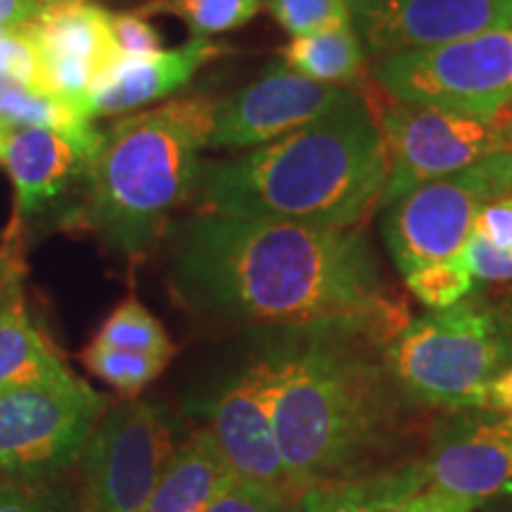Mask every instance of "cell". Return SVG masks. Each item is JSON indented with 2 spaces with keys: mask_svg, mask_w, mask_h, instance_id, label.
<instances>
[{
  "mask_svg": "<svg viewBox=\"0 0 512 512\" xmlns=\"http://www.w3.org/2000/svg\"><path fill=\"white\" fill-rule=\"evenodd\" d=\"M207 512H302V501L235 479L209 505Z\"/></svg>",
  "mask_w": 512,
  "mask_h": 512,
  "instance_id": "83f0119b",
  "label": "cell"
},
{
  "mask_svg": "<svg viewBox=\"0 0 512 512\" xmlns=\"http://www.w3.org/2000/svg\"><path fill=\"white\" fill-rule=\"evenodd\" d=\"M425 482L422 460L394 465L368 477L313 486L302 496V512H382L394 498Z\"/></svg>",
  "mask_w": 512,
  "mask_h": 512,
  "instance_id": "ffe728a7",
  "label": "cell"
},
{
  "mask_svg": "<svg viewBox=\"0 0 512 512\" xmlns=\"http://www.w3.org/2000/svg\"><path fill=\"white\" fill-rule=\"evenodd\" d=\"M463 408H479V411H496L512 415V368L475 389V392L467 396Z\"/></svg>",
  "mask_w": 512,
  "mask_h": 512,
  "instance_id": "d6a6232c",
  "label": "cell"
},
{
  "mask_svg": "<svg viewBox=\"0 0 512 512\" xmlns=\"http://www.w3.org/2000/svg\"><path fill=\"white\" fill-rule=\"evenodd\" d=\"M72 370L50 337L31 318L24 278L0 299V394L53 380Z\"/></svg>",
  "mask_w": 512,
  "mask_h": 512,
  "instance_id": "d6986e66",
  "label": "cell"
},
{
  "mask_svg": "<svg viewBox=\"0 0 512 512\" xmlns=\"http://www.w3.org/2000/svg\"><path fill=\"white\" fill-rule=\"evenodd\" d=\"M233 482V470L216 441L207 430H197L178 444L145 512H207Z\"/></svg>",
  "mask_w": 512,
  "mask_h": 512,
  "instance_id": "ac0fdd59",
  "label": "cell"
},
{
  "mask_svg": "<svg viewBox=\"0 0 512 512\" xmlns=\"http://www.w3.org/2000/svg\"><path fill=\"white\" fill-rule=\"evenodd\" d=\"M74 496L57 482H0V512H72Z\"/></svg>",
  "mask_w": 512,
  "mask_h": 512,
  "instance_id": "4316f807",
  "label": "cell"
},
{
  "mask_svg": "<svg viewBox=\"0 0 512 512\" xmlns=\"http://www.w3.org/2000/svg\"><path fill=\"white\" fill-rule=\"evenodd\" d=\"M486 242L512 254V192L486 204L482 214L477 216L475 230Z\"/></svg>",
  "mask_w": 512,
  "mask_h": 512,
  "instance_id": "4dcf8cb0",
  "label": "cell"
},
{
  "mask_svg": "<svg viewBox=\"0 0 512 512\" xmlns=\"http://www.w3.org/2000/svg\"><path fill=\"white\" fill-rule=\"evenodd\" d=\"M475 505L467 501H460V498L444 494V491L437 489V486L430 484L427 479L425 484L413 486L411 491L394 498L392 503L387 505L382 512H475Z\"/></svg>",
  "mask_w": 512,
  "mask_h": 512,
  "instance_id": "f546056e",
  "label": "cell"
},
{
  "mask_svg": "<svg viewBox=\"0 0 512 512\" xmlns=\"http://www.w3.org/2000/svg\"><path fill=\"white\" fill-rule=\"evenodd\" d=\"M17 29L36 48L38 91L83 110L91 83L121 57L112 34V12L98 5H46Z\"/></svg>",
  "mask_w": 512,
  "mask_h": 512,
  "instance_id": "5bb4252c",
  "label": "cell"
},
{
  "mask_svg": "<svg viewBox=\"0 0 512 512\" xmlns=\"http://www.w3.org/2000/svg\"><path fill=\"white\" fill-rule=\"evenodd\" d=\"M10 128L8 124H0V164L5 159V145H8V136H10Z\"/></svg>",
  "mask_w": 512,
  "mask_h": 512,
  "instance_id": "d590c367",
  "label": "cell"
},
{
  "mask_svg": "<svg viewBox=\"0 0 512 512\" xmlns=\"http://www.w3.org/2000/svg\"><path fill=\"white\" fill-rule=\"evenodd\" d=\"M389 152L358 91L311 124L200 166L192 207L323 228H361L382 207Z\"/></svg>",
  "mask_w": 512,
  "mask_h": 512,
  "instance_id": "3957f363",
  "label": "cell"
},
{
  "mask_svg": "<svg viewBox=\"0 0 512 512\" xmlns=\"http://www.w3.org/2000/svg\"><path fill=\"white\" fill-rule=\"evenodd\" d=\"M264 361L275 439L299 494L387 470L408 406L389 368L392 332L363 320L271 328Z\"/></svg>",
  "mask_w": 512,
  "mask_h": 512,
  "instance_id": "7a4b0ae2",
  "label": "cell"
},
{
  "mask_svg": "<svg viewBox=\"0 0 512 512\" xmlns=\"http://www.w3.org/2000/svg\"><path fill=\"white\" fill-rule=\"evenodd\" d=\"M41 5L34 0H0V29H17L29 22Z\"/></svg>",
  "mask_w": 512,
  "mask_h": 512,
  "instance_id": "836d02e7",
  "label": "cell"
},
{
  "mask_svg": "<svg viewBox=\"0 0 512 512\" xmlns=\"http://www.w3.org/2000/svg\"><path fill=\"white\" fill-rule=\"evenodd\" d=\"M223 53L226 48L219 43L192 36L188 43L171 50L140 57L121 55L91 83L86 110L93 119L140 112L145 105L181 91L204 64Z\"/></svg>",
  "mask_w": 512,
  "mask_h": 512,
  "instance_id": "2e32d148",
  "label": "cell"
},
{
  "mask_svg": "<svg viewBox=\"0 0 512 512\" xmlns=\"http://www.w3.org/2000/svg\"><path fill=\"white\" fill-rule=\"evenodd\" d=\"M422 463L432 486L477 510L512 494V415L479 408L448 411Z\"/></svg>",
  "mask_w": 512,
  "mask_h": 512,
  "instance_id": "4fadbf2b",
  "label": "cell"
},
{
  "mask_svg": "<svg viewBox=\"0 0 512 512\" xmlns=\"http://www.w3.org/2000/svg\"><path fill=\"white\" fill-rule=\"evenodd\" d=\"M169 287L183 309L223 328L363 320L396 337L406 302L363 228H323L192 211L171 221Z\"/></svg>",
  "mask_w": 512,
  "mask_h": 512,
  "instance_id": "6da1fadb",
  "label": "cell"
},
{
  "mask_svg": "<svg viewBox=\"0 0 512 512\" xmlns=\"http://www.w3.org/2000/svg\"><path fill=\"white\" fill-rule=\"evenodd\" d=\"M24 273H27L24 230H22V221L15 216V221L10 223V228L5 230L3 240H0V299L5 297V292H8L19 278H24Z\"/></svg>",
  "mask_w": 512,
  "mask_h": 512,
  "instance_id": "1f68e13d",
  "label": "cell"
},
{
  "mask_svg": "<svg viewBox=\"0 0 512 512\" xmlns=\"http://www.w3.org/2000/svg\"><path fill=\"white\" fill-rule=\"evenodd\" d=\"M387 361L415 406L463 408L475 389L512 368V285L422 313L389 342Z\"/></svg>",
  "mask_w": 512,
  "mask_h": 512,
  "instance_id": "5b68a950",
  "label": "cell"
},
{
  "mask_svg": "<svg viewBox=\"0 0 512 512\" xmlns=\"http://www.w3.org/2000/svg\"><path fill=\"white\" fill-rule=\"evenodd\" d=\"M287 67L306 79L351 88L361 81L366 69V48L356 29H339L328 34L292 38L280 50Z\"/></svg>",
  "mask_w": 512,
  "mask_h": 512,
  "instance_id": "44dd1931",
  "label": "cell"
},
{
  "mask_svg": "<svg viewBox=\"0 0 512 512\" xmlns=\"http://www.w3.org/2000/svg\"><path fill=\"white\" fill-rule=\"evenodd\" d=\"M204 427L235 479L302 501L275 439L264 361L252 358L202 401Z\"/></svg>",
  "mask_w": 512,
  "mask_h": 512,
  "instance_id": "8fae6325",
  "label": "cell"
},
{
  "mask_svg": "<svg viewBox=\"0 0 512 512\" xmlns=\"http://www.w3.org/2000/svg\"><path fill=\"white\" fill-rule=\"evenodd\" d=\"M178 448L176 425L159 403L107 406L83 446L72 512H145Z\"/></svg>",
  "mask_w": 512,
  "mask_h": 512,
  "instance_id": "52a82bcc",
  "label": "cell"
},
{
  "mask_svg": "<svg viewBox=\"0 0 512 512\" xmlns=\"http://www.w3.org/2000/svg\"><path fill=\"white\" fill-rule=\"evenodd\" d=\"M81 363L88 368V373H93L98 380L117 389L124 399H133V396L143 392L147 384L157 380L169 361L159 356L112 347V344L95 337L81 351Z\"/></svg>",
  "mask_w": 512,
  "mask_h": 512,
  "instance_id": "603a6c76",
  "label": "cell"
},
{
  "mask_svg": "<svg viewBox=\"0 0 512 512\" xmlns=\"http://www.w3.org/2000/svg\"><path fill=\"white\" fill-rule=\"evenodd\" d=\"M259 8L261 0H150L138 10V15L176 17L195 38H211L245 27Z\"/></svg>",
  "mask_w": 512,
  "mask_h": 512,
  "instance_id": "7402d4cb",
  "label": "cell"
},
{
  "mask_svg": "<svg viewBox=\"0 0 512 512\" xmlns=\"http://www.w3.org/2000/svg\"><path fill=\"white\" fill-rule=\"evenodd\" d=\"M512 192V152L420 185L382 207V238L403 275L463 252L486 204Z\"/></svg>",
  "mask_w": 512,
  "mask_h": 512,
  "instance_id": "ba28073f",
  "label": "cell"
},
{
  "mask_svg": "<svg viewBox=\"0 0 512 512\" xmlns=\"http://www.w3.org/2000/svg\"><path fill=\"white\" fill-rule=\"evenodd\" d=\"M216 105L195 93L119 119L88 164L64 226L91 230L110 252L143 261L164 240L171 214L192 202Z\"/></svg>",
  "mask_w": 512,
  "mask_h": 512,
  "instance_id": "277c9868",
  "label": "cell"
},
{
  "mask_svg": "<svg viewBox=\"0 0 512 512\" xmlns=\"http://www.w3.org/2000/svg\"><path fill=\"white\" fill-rule=\"evenodd\" d=\"M356 34L377 55L512 29V0H349Z\"/></svg>",
  "mask_w": 512,
  "mask_h": 512,
  "instance_id": "9a60e30c",
  "label": "cell"
},
{
  "mask_svg": "<svg viewBox=\"0 0 512 512\" xmlns=\"http://www.w3.org/2000/svg\"><path fill=\"white\" fill-rule=\"evenodd\" d=\"M373 76L406 105L496 112L512 105V29L380 55Z\"/></svg>",
  "mask_w": 512,
  "mask_h": 512,
  "instance_id": "9c48e42d",
  "label": "cell"
},
{
  "mask_svg": "<svg viewBox=\"0 0 512 512\" xmlns=\"http://www.w3.org/2000/svg\"><path fill=\"white\" fill-rule=\"evenodd\" d=\"M354 88L306 79L285 62H273L252 83L219 100L209 147L254 150L297 131L349 100Z\"/></svg>",
  "mask_w": 512,
  "mask_h": 512,
  "instance_id": "7c38bea8",
  "label": "cell"
},
{
  "mask_svg": "<svg viewBox=\"0 0 512 512\" xmlns=\"http://www.w3.org/2000/svg\"><path fill=\"white\" fill-rule=\"evenodd\" d=\"M266 8L292 38L354 29L349 0H266Z\"/></svg>",
  "mask_w": 512,
  "mask_h": 512,
  "instance_id": "484cf974",
  "label": "cell"
},
{
  "mask_svg": "<svg viewBox=\"0 0 512 512\" xmlns=\"http://www.w3.org/2000/svg\"><path fill=\"white\" fill-rule=\"evenodd\" d=\"M479 510H484V512H512V494L496 498V501L486 503L484 508H479Z\"/></svg>",
  "mask_w": 512,
  "mask_h": 512,
  "instance_id": "e575fe53",
  "label": "cell"
},
{
  "mask_svg": "<svg viewBox=\"0 0 512 512\" xmlns=\"http://www.w3.org/2000/svg\"><path fill=\"white\" fill-rule=\"evenodd\" d=\"M112 34L114 41L126 57L152 55L162 50V36L150 22L138 12H124V15H112Z\"/></svg>",
  "mask_w": 512,
  "mask_h": 512,
  "instance_id": "f1b7e54d",
  "label": "cell"
},
{
  "mask_svg": "<svg viewBox=\"0 0 512 512\" xmlns=\"http://www.w3.org/2000/svg\"><path fill=\"white\" fill-rule=\"evenodd\" d=\"M107 406L74 370L0 394V482L60 479Z\"/></svg>",
  "mask_w": 512,
  "mask_h": 512,
  "instance_id": "8992f818",
  "label": "cell"
},
{
  "mask_svg": "<svg viewBox=\"0 0 512 512\" xmlns=\"http://www.w3.org/2000/svg\"><path fill=\"white\" fill-rule=\"evenodd\" d=\"M102 342L112 347L138 351V354H150L171 361L174 356V342L166 335L164 325L145 309L138 299L128 297L107 316L98 335Z\"/></svg>",
  "mask_w": 512,
  "mask_h": 512,
  "instance_id": "cb8c5ba5",
  "label": "cell"
},
{
  "mask_svg": "<svg viewBox=\"0 0 512 512\" xmlns=\"http://www.w3.org/2000/svg\"><path fill=\"white\" fill-rule=\"evenodd\" d=\"M375 117L389 152L382 207L434 178L512 152V105L496 112H460L394 100Z\"/></svg>",
  "mask_w": 512,
  "mask_h": 512,
  "instance_id": "30bf717a",
  "label": "cell"
},
{
  "mask_svg": "<svg viewBox=\"0 0 512 512\" xmlns=\"http://www.w3.org/2000/svg\"><path fill=\"white\" fill-rule=\"evenodd\" d=\"M406 278L408 290L418 302H422L430 311L453 306L475 290V275L467 268L463 256H451V259L434 261L415 268Z\"/></svg>",
  "mask_w": 512,
  "mask_h": 512,
  "instance_id": "d4e9b609",
  "label": "cell"
},
{
  "mask_svg": "<svg viewBox=\"0 0 512 512\" xmlns=\"http://www.w3.org/2000/svg\"><path fill=\"white\" fill-rule=\"evenodd\" d=\"M88 159L67 138L46 128L12 126L3 166L15 188V216L31 219L81 190Z\"/></svg>",
  "mask_w": 512,
  "mask_h": 512,
  "instance_id": "e0dca14e",
  "label": "cell"
},
{
  "mask_svg": "<svg viewBox=\"0 0 512 512\" xmlns=\"http://www.w3.org/2000/svg\"><path fill=\"white\" fill-rule=\"evenodd\" d=\"M36 5L46 8V5H62V3H83V0H34Z\"/></svg>",
  "mask_w": 512,
  "mask_h": 512,
  "instance_id": "8d00e7d4",
  "label": "cell"
}]
</instances>
